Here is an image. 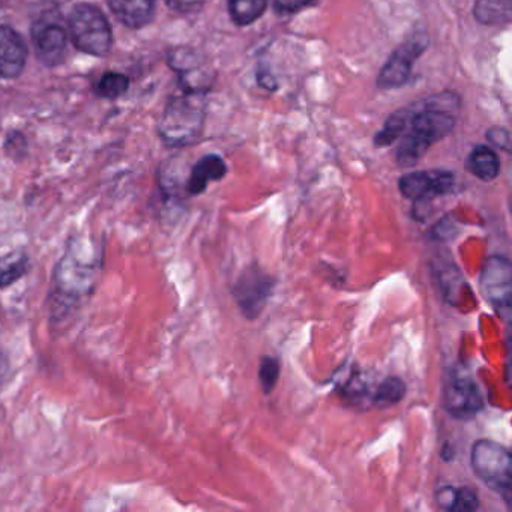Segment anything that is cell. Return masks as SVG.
I'll list each match as a JSON object with an SVG mask.
<instances>
[{"label":"cell","instance_id":"cell-13","mask_svg":"<svg viewBox=\"0 0 512 512\" xmlns=\"http://www.w3.org/2000/svg\"><path fill=\"white\" fill-rule=\"evenodd\" d=\"M157 0H109L110 10L128 28L140 29L154 19Z\"/></svg>","mask_w":512,"mask_h":512},{"label":"cell","instance_id":"cell-8","mask_svg":"<svg viewBox=\"0 0 512 512\" xmlns=\"http://www.w3.org/2000/svg\"><path fill=\"white\" fill-rule=\"evenodd\" d=\"M425 49H427V37L421 34L413 35L406 43L401 44L380 70L377 86L382 89L401 88L409 80L413 64Z\"/></svg>","mask_w":512,"mask_h":512},{"label":"cell","instance_id":"cell-14","mask_svg":"<svg viewBox=\"0 0 512 512\" xmlns=\"http://www.w3.org/2000/svg\"><path fill=\"white\" fill-rule=\"evenodd\" d=\"M227 166L218 155H206L191 170L187 190L193 196H199L211 181H220L226 176Z\"/></svg>","mask_w":512,"mask_h":512},{"label":"cell","instance_id":"cell-10","mask_svg":"<svg viewBox=\"0 0 512 512\" xmlns=\"http://www.w3.org/2000/svg\"><path fill=\"white\" fill-rule=\"evenodd\" d=\"M272 290V280L259 269H250L239 277L235 298L245 316L254 319L262 313Z\"/></svg>","mask_w":512,"mask_h":512},{"label":"cell","instance_id":"cell-3","mask_svg":"<svg viewBox=\"0 0 512 512\" xmlns=\"http://www.w3.org/2000/svg\"><path fill=\"white\" fill-rule=\"evenodd\" d=\"M100 263L95 245L86 238L73 239L56 269L55 284L59 295L70 301L88 296L97 283Z\"/></svg>","mask_w":512,"mask_h":512},{"label":"cell","instance_id":"cell-6","mask_svg":"<svg viewBox=\"0 0 512 512\" xmlns=\"http://www.w3.org/2000/svg\"><path fill=\"white\" fill-rule=\"evenodd\" d=\"M479 287L488 304L505 322L511 319L512 268L506 257L491 256L482 266Z\"/></svg>","mask_w":512,"mask_h":512},{"label":"cell","instance_id":"cell-7","mask_svg":"<svg viewBox=\"0 0 512 512\" xmlns=\"http://www.w3.org/2000/svg\"><path fill=\"white\" fill-rule=\"evenodd\" d=\"M443 407L455 419H470L484 407V398L478 383L466 373H454L446 380L443 388Z\"/></svg>","mask_w":512,"mask_h":512},{"label":"cell","instance_id":"cell-20","mask_svg":"<svg viewBox=\"0 0 512 512\" xmlns=\"http://www.w3.org/2000/svg\"><path fill=\"white\" fill-rule=\"evenodd\" d=\"M406 395V385L398 377H386L374 392L373 401L377 406H392L400 403Z\"/></svg>","mask_w":512,"mask_h":512},{"label":"cell","instance_id":"cell-22","mask_svg":"<svg viewBox=\"0 0 512 512\" xmlns=\"http://www.w3.org/2000/svg\"><path fill=\"white\" fill-rule=\"evenodd\" d=\"M280 377V362L274 356H263L260 361L259 379L265 394H271Z\"/></svg>","mask_w":512,"mask_h":512},{"label":"cell","instance_id":"cell-11","mask_svg":"<svg viewBox=\"0 0 512 512\" xmlns=\"http://www.w3.org/2000/svg\"><path fill=\"white\" fill-rule=\"evenodd\" d=\"M32 43L41 64L46 67H58L67 56L68 35L62 26L56 23H38L32 29Z\"/></svg>","mask_w":512,"mask_h":512},{"label":"cell","instance_id":"cell-24","mask_svg":"<svg viewBox=\"0 0 512 512\" xmlns=\"http://www.w3.org/2000/svg\"><path fill=\"white\" fill-rule=\"evenodd\" d=\"M205 4L206 0H167V5L179 14L199 13Z\"/></svg>","mask_w":512,"mask_h":512},{"label":"cell","instance_id":"cell-1","mask_svg":"<svg viewBox=\"0 0 512 512\" xmlns=\"http://www.w3.org/2000/svg\"><path fill=\"white\" fill-rule=\"evenodd\" d=\"M458 109L460 100L451 92L410 107L409 122L397 149L398 164L401 167L415 166L434 143L448 136L454 130Z\"/></svg>","mask_w":512,"mask_h":512},{"label":"cell","instance_id":"cell-15","mask_svg":"<svg viewBox=\"0 0 512 512\" xmlns=\"http://www.w3.org/2000/svg\"><path fill=\"white\" fill-rule=\"evenodd\" d=\"M512 0H475L473 16L481 25L502 26L509 23Z\"/></svg>","mask_w":512,"mask_h":512},{"label":"cell","instance_id":"cell-21","mask_svg":"<svg viewBox=\"0 0 512 512\" xmlns=\"http://www.w3.org/2000/svg\"><path fill=\"white\" fill-rule=\"evenodd\" d=\"M128 88H130V79L125 74L110 71V73L104 74L100 82L97 83V94L101 98L115 100L124 95Z\"/></svg>","mask_w":512,"mask_h":512},{"label":"cell","instance_id":"cell-12","mask_svg":"<svg viewBox=\"0 0 512 512\" xmlns=\"http://www.w3.org/2000/svg\"><path fill=\"white\" fill-rule=\"evenodd\" d=\"M28 59V47L23 38L7 25H0V77L17 79Z\"/></svg>","mask_w":512,"mask_h":512},{"label":"cell","instance_id":"cell-16","mask_svg":"<svg viewBox=\"0 0 512 512\" xmlns=\"http://www.w3.org/2000/svg\"><path fill=\"white\" fill-rule=\"evenodd\" d=\"M469 169L481 181H494L500 172L499 158L490 146H476L469 157Z\"/></svg>","mask_w":512,"mask_h":512},{"label":"cell","instance_id":"cell-23","mask_svg":"<svg viewBox=\"0 0 512 512\" xmlns=\"http://www.w3.org/2000/svg\"><path fill=\"white\" fill-rule=\"evenodd\" d=\"M479 508L478 494L469 487L457 488L451 512H472Z\"/></svg>","mask_w":512,"mask_h":512},{"label":"cell","instance_id":"cell-18","mask_svg":"<svg viewBox=\"0 0 512 512\" xmlns=\"http://www.w3.org/2000/svg\"><path fill=\"white\" fill-rule=\"evenodd\" d=\"M269 0H227L230 17L238 26H250L265 14Z\"/></svg>","mask_w":512,"mask_h":512},{"label":"cell","instance_id":"cell-4","mask_svg":"<svg viewBox=\"0 0 512 512\" xmlns=\"http://www.w3.org/2000/svg\"><path fill=\"white\" fill-rule=\"evenodd\" d=\"M68 28L71 41L80 52L103 58L112 50L113 34L109 20L95 5H76L71 11Z\"/></svg>","mask_w":512,"mask_h":512},{"label":"cell","instance_id":"cell-26","mask_svg":"<svg viewBox=\"0 0 512 512\" xmlns=\"http://www.w3.org/2000/svg\"><path fill=\"white\" fill-rule=\"evenodd\" d=\"M313 0H274L275 10L281 14H293L304 10Z\"/></svg>","mask_w":512,"mask_h":512},{"label":"cell","instance_id":"cell-19","mask_svg":"<svg viewBox=\"0 0 512 512\" xmlns=\"http://www.w3.org/2000/svg\"><path fill=\"white\" fill-rule=\"evenodd\" d=\"M409 118L410 107L398 110L394 115L389 116L385 127L377 133L376 139H374V145H376V148H386V146L392 145L395 140L400 139L401 134L406 130Z\"/></svg>","mask_w":512,"mask_h":512},{"label":"cell","instance_id":"cell-27","mask_svg":"<svg viewBox=\"0 0 512 512\" xmlns=\"http://www.w3.org/2000/svg\"><path fill=\"white\" fill-rule=\"evenodd\" d=\"M8 371H10V362H8L7 356H5L4 353L0 352V385L4 383Z\"/></svg>","mask_w":512,"mask_h":512},{"label":"cell","instance_id":"cell-5","mask_svg":"<svg viewBox=\"0 0 512 512\" xmlns=\"http://www.w3.org/2000/svg\"><path fill=\"white\" fill-rule=\"evenodd\" d=\"M475 475L491 490L503 496L506 502L511 497L512 460L505 446L493 440H478L470 454Z\"/></svg>","mask_w":512,"mask_h":512},{"label":"cell","instance_id":"cell-25","mask_svg":"<svg viewBox=\"0 0 512 512\" xmlns=\"http://www.w3.org/2000/svg\"><path fill=\"white\" fill-rule=\"evenodd\" d=\"M487 139L490 140L491 145L509 152L511 149V136L509 131L502 127H493L487 131Z\"/></svg>","mask_w":512,"mask_h":512},{"label":"cell","instance_id":"cell-2","mask_svg":"<svg viewBox=\"0 0 512 512\" xmlns=\"http://www.w3.org/2000/svg\"><path fill=\"white\" fill-rule=\"evenodd\" d=\"M206 118V92L185 91L170 98L158 133L173 148L193 145L202 136Z\"/></svg>","mask_w":512,"mask_h":512},{"label":"cell","instance_id":"cell-17","mask_svg":"<svg viewBox=\"0 0 512 512\" xmlns=\"http://www.w3.org/2000/svg\"><path fill=\"white\" fill-rule=\"evenodd\" d=\"M31 268L28 254L25 251H11L0 257V289L13 286L17 281L22 280Z\"/></svg>","mask_w":512,"mask_h":512},{"label":"cell","instance_id":"cell-9","mask_svg":"<svg viewBox=\"0 0 512 512\" xmlns=\"http://www.w3.org/2000/svg\"><path fill=\"white\" fill-rule=\"evenodd\" d=\"M455 178L445 170L407 173L400 179L401 194L413 202H428L454 190Z\"/></svg>","mask_w":512,"mask_h":512}]
</instances>
